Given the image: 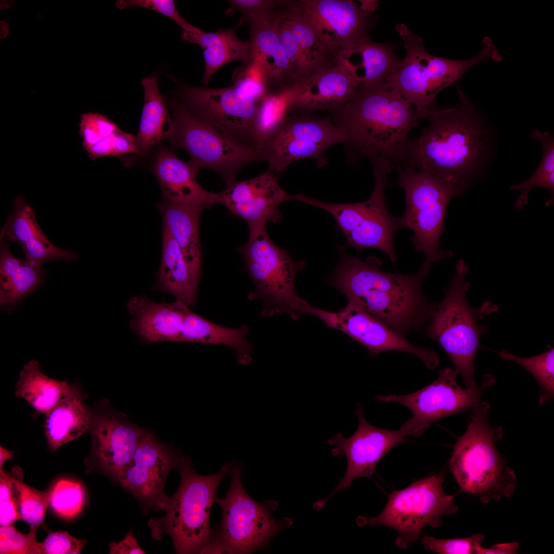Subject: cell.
I'll use <instances>...</instances> for the list:
<instances>
[{
  "instance_id": "ab89813d",
  "label": "cell",
  "mask_w": 554,
  "mask_h": 554,
  "mask_svg": "<svg viewBox=\"0 0 554 554\" xmlns=\"http://www.w3.org/2000/svg\"><path fill=\"white\" fill-rule=\"evenodd\" d=\"M14 486L21 520L30 528L44 526L46 512L50 503V490H37L14 476Z\"/></svg>"
},
{
  "instance_id": "f907efd6",
  "label": "cell",
  "mask_w": 554,
  "mask_h": 554,
  "mask_svg": "<svg viewBox=\"0 0 554 554\" xmlns=\"http://www.w3.org/2000/svg\"><path fill=\"white\" fill-rule=\"evenodd\" d=\"M67 531L50 532L43 542H39V554H77L87 543Z\"/></svg>"
},
{
  "instance_id": "bcb514c9",
  "label": "cell",
  "mask_w": 554,
  "mask_h": 554,
  "mask_svg": "<svg viewBox=\"0 0 554 554\" xmlns=\"http://www.w3.org/2000/svg\"><path fill=\"white\" fill-rule=\"evenodd\" d=\"M85 150L92 160L132 152L137 153L136 137L119 128Z\"/></svg>"
},
{
  "instance_id": "d6986e66",
  "label": "cell",
  "mask_w": 554,
  "mask_h": 554,
  "mask_svg": "<svg viewBox=\"0 0 554 554\" xmlns=\"http://www.w3.org/2000/svg\"><path fill=\"white\" fill-rule=\"evenodd\" d=\"M354 414L358 418L359 424L351 436L345 438L342 433H338L328 440V444L334 446L333 456L346 458L347 469L332 492L326 499L314 504L313 507L318 511L339 491L349 487L355 479L371 478L382 458L393 447L406 442L405 437L408 435L404 430L382 429L368 423L364 417L360 404H357Z\"/></svg>"
},
{
  "instance_id": "f546056e",
  "label": "cell",
  "mask_w": 554,
  "mask_h": 554,
  "mask_svg": "<svg viewBox=\"0 0 554 554\" xmlns=\"http://www.w3.org/2000/svg\"><path fill=\"white\" fill-rule=\"evenodd\" d=\"M205 204H183L166 200L157 207L189 265L201 274L202 252L200 240V221Z\"/></svg>"
},
{
  "instance_id": "2e32d148",
  "label": "cell",
  "mask_w": 554,
  "mask_h": 554,
  "mask_svg": "<svg viewBox=\"0 0 554 554\" xmlns=\"http://www.w3.org/2000/svg\"><path fill=\"white\" fill-rule=\"evenodd\" d=\"M91 448L85 463L117 483L148 430L116 411L107 400L88 407Z\"/></svg>"
},
{
  "instance_id": "e575fe53",
  "label": "cell",
  "mask_w": 554,
  "mask_h": 554,
  "mask_svg": "<svg viewBox=\"0 0 554 554\" xmlns=\"http://www.w3.org/2000/svg\"><path fill=\"white\" fill-rule=\"evenodd\" d=\"M144 103L136 137L137 153L146 155L154 145L169 137L173 129L167 104L158 87V76L150 75L141 80Z\"/></svg>"
},
{
  "instance_id": "ffe728a7",
  "label": "cell",
  "mask_w": 554,
  "mask_h": 554,
  "mask_svg": "<svg viewBox=\"0 0 554 554\" xmlns=\"http://www.w3.org/2000/svg\"><path fill=\"white\" fill-rule=\"evenodd\" d=\"M308 313L327 327L339 330L359 342L371 357L385 351H400L416 355L428 369L438 365L439 358L433 351L410 344L404 336L352 303L335 312L311 305Z\"/></svg>"
},
{
  "instance_id": "277c9868",
  "label": "cell",
  "mask_w": 554,
  "mask_h": 554,
  "mask_svg": "<svg viewBox=\"0 0 554 554\" xmlns=\"http://www.w3.org/2000/svg\"><path fill=\"white\" fill-rule=\"evenodd\" d=\"M489 407L483 402L473 408L467 430L457 440L449 461L460 490L485 504L509 497L518 484L514 471L496 447L503 429L489 423Z\"/></svg>"
},
{
  "instance_id": "d590c367",
  "label": "cell",
  "mask_w": 554,
  "mask_h": 554,
  "mask_svg": "<svg viewBox=\"0 0 554 554\" xmlns=\"http://www.w3.org/2000/svg\"><path fill=\"white\" fill-rule=\"evenodd\" d=\"M243 18L234 28L221 29L213 32H204L196 44L203 52L205 69L202 82L207 86L215 72L224 65L234 61L247 64L252 61L251 43L242 41L235 32L243 23Z\"/></svg>"
},
{
  "instance_id": "603a6c76",
  "label": "cell",
  "mask_w": 554,
  "mask_h": 554,
  "mask_svg": "<svg viewBox=\"0 0 554 554\" xmlns=\"http://www.w3.org/2000/svg\"><path fill=\"white\" fill-rule=\"evenodd\" d=\"M14 205L1 230L0 241L9 244L16 242L22 248L25 260L39 266L55 259H77L74 252L60 249L49 241L37 222L35 210L23 195L16 197Z\"/></svg>"
},
{
  "instance_id": "9f6ffc18",
  "label": "cell",
  "mask_w": 554,
  "mask_h": 554,
  "mask_svg": "<svg viewBox=\"0 0 554 554\" xmlns=\"http://www.w3.org/2000/svg\"><path fill=\"white\" fill-rule=\"evenodd\" d=\"M519 546L518 542H511L497 544L489 548L481 546L479 554H515L517 553Z\"/></svg>"
},
{
  "instance_id": "d6a6232c",
  "label": "cell",
  "mask_w": 554,
  "mask_h": 554,
  "mask_svg": "<svg viewBox=\"0 0 554 554\" xmlns=\"http://www.w3.org/2000/svg\"><path fill=\"white\" fill-rule=\"evenodd\" d=\"M81 389L66 396L46 415L45 435L49 448L60 447L88 432L90 413Z\"/></svg>"
},
{
  "instance_id": "f5cc1de1",
  "label": "cell",
  "mask_w": 554,
  "mask_h": 554,
  "mask_svg": "<svg viewBox=\"0 0 554 554\" xmlns=\"http://www.w3.org/2000/svg\"><path fill=\"white\" fill-rule=\"evenodd\" d=\"M109 547V553L111 554L145 553L138 544L136 538L131 530L128 531L125 538L122 541L117 543H111Z\"/></svg>"
},
{
  "instance_id": "52a82bcc",
  "label": "cell",
  "mask_w": 554,
  "mask_h": 554,
  "mask_svg": "<svg viewBox=\"0 0 554 554\" xmlns=\"http://www.w3.org/2000/svg\"><path fill=\"white\" fill-rule=\"evenodd\" d=\"M395 28L404 41L406 55L386 81L413 106L421 118L435 107L438 93L457 82L471 67L486 60H501L488 37L484 38L482 48L474 57L453 60L430 54L423 46L422 38L405 25L397 24Z\"/></svg>"
},
{
  "instance_id": "681fc988",
  "label": "cell",
  "mask_w": 554,
  "mask_h": 554,
  "mask_svg": "<svg viewBox=\"0 0 554 554\" xmlns=\"http://www.w3.org/2000/svg\"><path fill=\"white\" fill-rule=\"evenodd\" d=\"M232 82L233 85L259 100L268 93L262 74L252 61L234 71Z\"/></svg>"
},
{
  "instance_id": "6da1fadb",
  "label": "cell",
  "mask_w": 554,
  "mask_h": 554,
  "mask_svg": "<svg viewBox=\"0 0 554 554\" xmlns=\"http://www.w3.org/2000/svg\"><path fill=\"white\" fill-rule=\"evenodd\" d=\"M340 249L341 259L332 285L352 303L404 336L427 323L436 303L424 296L422 284L427 276L389 273L380 269L375 258L362 261Z\"/></svg>"
},
{
  "instance_id": "9c48e42d",
  "label": "cell",
  "mask_w": 554,
  "mask_h": 554,
  "mask_svg": "<svg viewBox=\"0 0 554 554\" xmlns=\"http://www.w3.org/2000/svg\"><path fill=\"white\" fill-rule=\"evenodd\" d=\"M249 230L248 241L238 248L255 287L248 298L262 301V316L285 313L298 320L308 313L310 306L298 295L294 285L295 275L304 267L305 262L293 261L287 250L276 246L269 238L266 225Z\"/></svg>"
},
{
  "instance_id": "7dc6e473",
  "label": "cell",
  "mask_w": 554,
  "mask_h": 554,
  "mask_svg": "<svg viewBox=\"0 0 554 554\" xmlns=\"http://www.w3.org/2000/svg\"><path fill=\"white\" fill-rule=\"evenodd\" d=\"M484 536L477 533L468 538L439 539L424 535L421 543L427 551L440 554H479Z\"/></svg>"
},
{
  "instance_id": "4316f807",
  "label": "cell",
  "mask_w": 554,
  "mask_h": 554,
  "mask_svg": "<svg viewBox=\"0 0 554 554\" xmlns=\"http://www.w3.org/2000/svg\"><path fill=\"white\" fill-rule=\"evenodd\" d=\"M154 172L165 200L183 204L211 206L214 192H208L197 182V172L189 162L178 158L170 150L162 149L154 164Z\"/></svg>"
},
{
  "instance_id": "836d02e7",
  "label": "cell",
  "mask_w": 554,
  "mask_h": 554,
  "mask_svg": "<svg viewBox=\"0 0 554 554\" xmlns=\"http://www.w3.org/2000/svg\"><path fill=\"white\" fill-rule=\"evenodd\" d=\"M76 384L58 381L44 374L36 360L27 363L19 373L15 396L25 400L37 412L46 415L65 397L79 389Z\"/></svg>"
},
{
  "instance_id": "3957f363",
  "label": "cell",
  "mask_w": 554,
  "mask_h": 554,
  "mask_svg": "<svg viewBox=\"0 0 554 554\" xmlns=\"http://www.w3.org/2000/svg\"><path fill=\"white\" fill-rule=\"evenodd\" d=\"M332 110L333 123L343 143L371 162L403 161L409 131L418 125L419 114L386 81L360 85L353 98Z\"/></svg>"
},
{
  "instance_id": "9a60e30c",
  "label": "cell",
  "mask_w": 554,
  "mask_h": 554,
  "mask_svg": "<svg viewBox=\"0 0 554 554\" xmlns=\"http://www.w3.org/2000/svg\"><path fill=\"white\" fill-rule=\"evenodd\" d=\"M180 102L225 136L255 150L254 128L261 100L232 85L182 86Z\"/></svg>"
},
{
  "instance_id": "4fadbf2b",
  "label": "cell",
  "mask_w": 554,
  "mask_h": 554,
  "mask_svg": "<svg viewBox=\"0 0 554 554\" xmlns=\"http://www.w3.org/2000/svg\"><path fill=\"white\" fill-rule=\"evenodd\" d=\"M275 13L308 25L323 45L329 60L365 36L371 27V13L350 0L279 1Z\"/></svg>"
},
{
  "instance_id": "ee69618b",
  "label": "cell",
  "mask_w": 554,
  "mask_h": 554,
  "mask_svg": "<svg viewBox=\"0 0 554 554\" xmlns=\"http://www.w3.org/2000/svg\"><path fill=\"white\" fill-rule=\"evenodd\" d=\"M116 6L120 9L142 7L163 14L173 21L182 28V39L191 43L196 44L204 32L182 17L172 0H121L117 1Z\"/></svg>"
},
{
  "instance_id": "d4e9b609",
  "label": "cell",
  "mask_w": 554,
  "mask_h": 554,
  "mask_svg": "<svg viewBox=\"0 0 554 554\" xmlns=\"http://www.w3.org/2000/svg\"><path fill=\"white\" fill-rule=\"evenodd\" d=\"M128 309L134 315L131 326L142 339L149 342L175 341L188 312V306L176 301L156 303L146 297L131 299Z\"/></svg>"
},
{
  "instance_id": "44dd1931",
  "label": "cell",
  "mask_w": 554,
  "mask_h": 554,
  "mask_svg": "<svg viewBox=\"0 0 554 554\" xmlns=\"http://www.w3.org/2000/svg\"><path fill=\"white\" fill-rule=\"evenodd\" d=\"M291 194L280 186L278 176L267 170L248 180L234 182L223 191L213 194L212 204L225 206L243 219L249 228L280 221V205L290 201Z\"/></svg>"
},
{
  "instance_id": "8fae6325",
  "label": "cell",
  "mask_w": 554,
  "mask_h": 554,
  "mask_svg": "<svg viewBox=\"0 0 554 554\" xmlns=\"http://www.w3.org/2000/svg\"><path fill=\"white\" fill-rule=\"evenodd\" d=\"M443 472L431 475L412 483L406 488L393 491L386 505L378 516H359V526L382 525L397 531L395 545L406 549L418 540L425 525L438 528L443 517L456 513L458 506L455 495L443 490Z\"/></svg>"
},
{
  "instance_id": "4dcf8cb0",
  "label": "cell",
  "mask_w": 554,
  "mask_h": 554,
  "mask_svg": "<svg viewBox=\"0 0 554 554\" xmlns=\"http://www.w3.org/2000/svg\"><path fill=\"white\" fill-rule=\"evenodd\" d=\"M249 329L224 327L214 324L189 310L184 320L177 342L223 345L236 352L238 362L249 365L252 360V346L247 339Z\"/></svg>"
},
{
  "instance_id": "e0dca14e",
  "label": "cell",
  "mask_w": 554,
  "mask_h": 554,
  "mask_svg": "<svg viewBox=\"0 0 554 554\" xmlns=\"http://www.w3.org/2000/svg\"><path fill=\"white\" fill-rule=\"evenodd\" d=\"M340 143H343L342 134L330 120L287 116L257 152L268 163L267 170L278 175L303 159L313 158L320 167L324 166L325 151Z\"/></svg>"
},
{
  "instance_id": "f6af8a7d",
  "label": "cell",
  "mask_w": 554,
  "mask_h": 554,
  "mask_svg": "<svg viewBox=\"0 0 554 554\" xmlns=\"http://www.w3.org/2000/svg\"><path fill=\"white\" fill-rule=\"evenodd\" d=\"M37 528L28 533L18 531L13 524L0 527L1 554H39V542L36 540Z\"/></svg>"
},
{
  "instance_id": "816d5d0a",
  "label": "cell",
  "mask_w": 554,
  "mask_h": 554,
  "mask_svg": "<svg viewBox=\"0 0 554 554\" xmlns=\"http://www.w3.org/2000/svg\"><path fill=\"white\" fill-rule=\"evenodd\" d=\"M231 8L240 11L249 23L272 16L279 1L232 0Z\"/></svg>"
},
{
  "instance_id": "db71d44e",
  "label": "cell",
  "mask_w": 554,
  "mask_h": 554,
  "mask_svg": "<svg viewBox=\"0 0 554 554\" xmlns=\"http://www.w3.org/2000/svg\"><path fill=\"white\" fill-rule=\"evenodd\" d=\"M21 519L16 496L0 502V525L2 526L11 525Z\"/></svg>"
},
{
  "instance_id": "8d00e7d4",
  "label": "cell",
  "mask_w": 554,
  "mask_h": 554,
  "mask_svg": "<svg viewBox=\"0 0 554 554\" xmlns=\"http://www.w3.org/2000/svg\"><path fill=\"white\" fill-rule=\"evenodd\" d=\"M291 87L279 92L268 93L261 100L254 128L256 152L287 117V113L290 109Z\"/></svg>"
},
{
  "instance_id": "7a4b0ae2",
  "label": "cell",
  "mask_w": 554,
  "mask_h": 554,
  "mask_svg": "<svg viewBox=\"0 0 554 554\" xmlns=\"http://www.w3.org/2000/svg\"><path fill=\"white\" fill-rule=\"evenodd\" d=\"M458 91L459 104L426 113L428 125L419 137L408 140L403 161L463 190L481 165L488 142L476 109Z\"/></svg>"
},
{
  "instance_id": "7bdbcfd3",
  "label": "cell",
  "mask_w": 554,
  "mask_h": 554,
  "mask_svg": "<svg viewBox=\"0 0 554 554\" xmlns=\"http://www.w3.org/2000/svg\"><path fill=\"white\" fill-rule=\"evenodd\" d=\"M273 22L279 39L289 64L294 84L301 82L313 72L305 61L286 21L274 12Z\"/></svg>"
},
{
  "instance_id": "6f0895ef",
  "label": "cell",
  "mask_w": 554,
  "mask_h": 554,
  "mask_svg": "<svg viewBox=\"0 0 554 554\" xmlns=\"http://www.w3.org/2000/svg\"><path fill=\"white\" fill-rule=\"evenodd\" d=\"M359 7L363 11L371 13L375 10L378 6V2L376 1H360Z\"/></svg>"
},
{
  "instance_id": "5b68a950",
  "label": "cell",
  "mask_w": 554,
  "mask_h": 554,
  "mask_svg": "<svg viewBox=\"0 0 554 554\" xmlns=\"http://www.w3.org/2000/svg\"><path fill=\"white\" fill-rule=\"evenodd\" d=\"M176 469L180 484L170 497L166 515L148 521L151 536L160 540L168 534L176 553H204L212 535L210 509L218 486L229 472V463L214 474L203 476L194 471L191 459L184 456Z\"/></svg>"
},
{
  "instance_id": "30bf717a",
  "label": "cell",
  "mask_w": 554,
  "mask_h": 554,
  "mask_svg": "<svg viewBox=\"0 0 554 554\" xmlns=\"http://www.w3.org/2000/svg\"><path fill=\"white\" fill-rule=\"evenodd\" d=\"M398 184L405 192L406 210L402 216L405 227L413 232L411 241L425 259L420 269L427 276L434 262L450 258L453 252L443 251L439 240L445 231L447 206L463 190L426 171L399 166Z\"/></svg>"
},
{
  "instance_id": "cb8c5ba5",
  "label": "cell",
  "mask_w": 554,
  "mask_h": 554,
  "mask_svg": "<svg viewBox=\"0 0 554 554\" xmlns=\"http://www.w3.org/2000/svg\"><path fill=\"white\" fill-rule=\"evenodd\" d=\"M360 86L342 65L336 64L292 86L290 109L332 110L353 98Z\"/></svg>"
},
{
  "instance_id": "c3c4849f",
  "label": "cell",
  "mask_w": 554,
  "mask_h": 554,
  "mask_svg": "<svg viewBox=\"0 0 554 554\" xmlns=\"http://www.w3.org/2000/svg\"><path fill=\"white\" fill-rule=\"evenodd\" d=\"M79 126L80 133L83 138V146L85 149L119 129L115 123L107 117L93 112L83 114Z\"/></svg>"
},
{
  "instance_id": "ba28073f",
  "label": "cell",
  "mask_w": 554,
  "mask_h": 554,
  "mask_svg": "<svg viewBox=\"0 0 554 554\" xmlns=\"http://www.w3.org/2000/svg\"><path fill=\"white\" fill-rule=\"evenodd\" d=\"M229 488L224 497L215 500L222 509L221 522L212 531L204 553L245 554L266 549L292 520L273 518L271 512L279 506L276 501L260 503L249 496L242 485L240 464L229 463Z\"/></svg>"
},
{
  "instance_id": "8992f818",
  "label": "cell",
  "mask_w": 554,
  "mask_h": 554,
  "mask_svg": "<svg viewBox=\"0 0 554 554\" xmlns=\"http://www.w3.org/2000/svg\"><path fill=\"white\" fill-rule=\"evenodd\" d=\"M468 270L464 261L460 260L444 299L435 304L426 325V333L442 347L466 387L471 388L477 386L474 358L480 347V338L487 330L478 321L497 311L498 307L489 302L477 308L468 305L466 293L469 284L466 279Z\"/></svg>"
},
{
  "instance_id": "74e56055",
  "label": "cell",
  "mask_w": 554,
  "mask_h": 554,
  "mask_svg": "<svg viewBox=\"0 0 554 554\" xmlns=\"http://www.w3.org/2000/svg\"><path fill=\"white\" fill-rule=\"evenodd\" d=\"M530 137L542 144L543 152L541 161L534 173L527 180L513 185L510 189L517 190L521 194L516 202L515 207L522 209L528 203V194L529 191L536 187H543L548 189L551 197L546 203L547 206L551 205L553 201L554 193V140L548 132H542L537 129L532 131Z\"/></svg>"
},
{
  "instance_id": "ac0fdd59",
  "label": "cell",
  "mask_w": 554,
  "mask_h": 554,
  "mask_svg": "<svg viewBox=\"0 0 554 554\" xmlns=\"http://www.w3.org/2000/svg\"><path fill=\"white\" fill-rule=\"evenodd\" d=\"M183 457L148 431L117 483L138 500L143 511H165L170 499L164 492L167 476Z\"/></svg>"
},
{
  "instance_id": "f35d334b",
  "label": "cell",
  "mask_w": 554,
  "mask_h": 554,
  "mask_svg": "<svg viewBox=\"0 0 554 554\" xmlns=\"http://www.w3.org/2000/svg\"><path fill=\"white\" fill-rule=\"evenodd\" d=\"M503 359L513 361L527 370L541 388L539 404L541 405L553 398L554 394V349L528 357H518L508 351L498 352Z\"/></svg>"
},
{
  "instance_id": "484cf974",
  "label": "cell",
  "mask_w": 554,
  "mask_h": 554,
  "mask_svg": "<svg viewBox=\"0 0 554 554\" xmlns=\"http://www.w3.org/2000/svg\"><path fill=\"white\" fill-rule=\"evenodd\" d=\"M252 61L260 71L267 91L276 87L277 91L289 87L293 80L289 64L280 42L272 17L249 23Z\"/></svg>"
},
{
  "instance_id": "1f68e13d",
  "label": "cell",
  "mask_w": 554,
  "mask_h": 554,
  "mask_svg": "<svg viewBox=\"0 0 554 554\" xmlns=\"http://www.w3.org/2000/svg\"><path fill=\"white\" fill-rule=\"evenodd\" d=\"M0 243V305L11 308L40 285L47 272L42 266L14 256L10 244Z\"/></svg>"
},
{
  "instance_id": "7c38bea8",
  "label": "cell",
  "mask_w": 554,
  "mask_h": 554,
  "mask_svg": "<svg viewBox=\"0 0 554 554\" xmlns=\"http://www.w3.org/2000/svg\"><path fill=\"white\" fill-rule=\"evenodd\" d=\"M169 104L173 123L169 142L174 148L188 153L189 162L197 173L202 169L210 170L220 175L228 186L235 182L243 167L263 162L254 149L225 136L179 101Z\"/></svg>"
},
{
  "instance_id": "7402d4cb",
  "label": "cell",
  "mask_w": 554,
  "mask_h": 554,
  "mask_svg": "<svg viewBox=\"0 0 554 554\" xmlns=\"http://www.w3.org/2000/svg\"><path fill=\"white\" fill-rule=\"evenodd\" d=\"M374 178L372 193L375 199L366 218L354 230L346 234V245L358 251L365 248H373L385 253L392 263L397 256L394 247L396 233L405 228L402 217H395L388 211L385 203V189L387 174L391 165L384 161L372 163Z\"/></svg>"
},
{
  "instance_id": "b9f144b4",
  "label": "cell",
  "mask_w": 554,
  "mask_h": 554,
  "mask_svg": "<svg viewBox=\"0 0 554 554\" xmlns=\"http://www.w3.org/2000/svg\"><path fill=\"white\" fill-rule=\"evenodd\" d=\"M85 501L82 485L77 482L62 479L50 489V505L59 516L67 519L76 516Z\"/></svg>"
},
{
  "instance_id": "680465c9",
  "label": "cell",
  "mask_w": 554,
  "mask_h": 554,
  "mask_svg": "<svg viewBox=\"0 0 554 554\" xmlns=\"http://www.w3.org/2000/svg\"><path fill=\"white\" fill-rule=\"evenodd\" d=\"M11 458V454L10 451H7V449L4 448L1 446V460H0V467L2 468L4 463L6 461L10 459Z\"/></svg>"
},
{
  "instance_id": "11a10c76",
  "label": "cell",
  "mask_w": 554,
  "mask_h": 554,
  "mask_svg": "<svg viewBox=\"0 0 554 554\" xmlns=\"http://www.w3.org/2000/svg\"><path fill=\"white\" fill-rule=\"evenodd\" d=\"M14 474L0 470V502L15 497L13 479Z\"/></svg>"
},
{
  "instance_id": "83f0119b",
  "label": "cell",
  "mask_w": 554,
  "mask_h": 554,
  "mask_svg": "<svg viewBox=\"0 0 554 554\" xmlns=\"http://www.w3.org/2000/svg\"><path fill=\"white\" fill-rule=\"evenodd\" d=\"M162 253L155 289L169 293L188 306L195 304L201 274L185 260L178 244L163 223Z\"/></svg>"
},
{
  "instance_id": "60d3db41",
  "label": "cell",
  "mask_w": 554,
  "mask_h": 554,
  "mask_svg": "<svg viewBox=\"0 0 554 554\" xmlns=\"http://www.w3.org/2000/svg\"><path fill=\"white\" fill-rule=\"evenodd\" d=\"M281 18L286 21L305 61L313 73L336 64L329 60L323 45L308 25L294 18Z\"/></svg>"
},
{
  "instance_id": "5bb4252c",
  "label": "cell",
  "mask_w": 554,
  "mask_h": 554,
  "mask_svg": "<svg viewBox=\"0 0 554 554\" xmlns=\"http://www.w3.org/2000/svg\"><path fill=\"white\" fill-rule=\"evenodd\" d=\"M457 375L454 369L443 368L433 382L420 390L404 395H378L375 399L382 403H399L409 408L412 417L400 429L408 436L419 437L440 419L474 407L483 391L494 383L493 378L486 375L481 386L463 388L457 382Z\"/></svg>"
},
{
  "instance_id": "f1b7e54d",
  "label": "cell",
  "mask_w": 554,
  "mask_h": 554,
  "mask_svg": "<svg viewBox=\"0 0 554 554\" xmlns=\"http://www.w3.org/2000/svg\"><path fill=\"white\" fill-rule=\"evenodd\" d=\"M392 48L368 36L343 51L335 63L342 65L360 85L386 81L400 61Z\"/></svg>"
}]
</instances>
